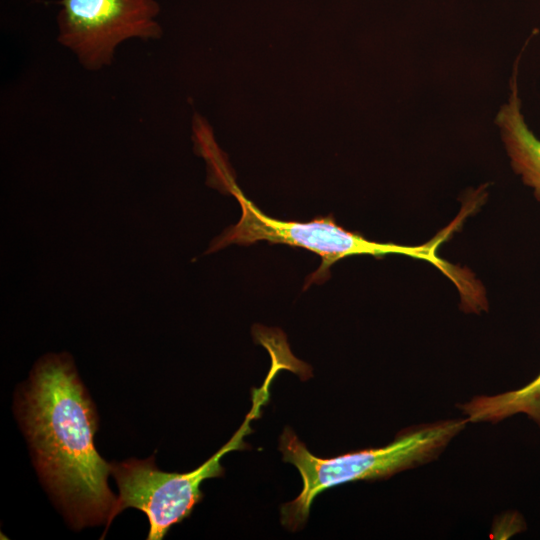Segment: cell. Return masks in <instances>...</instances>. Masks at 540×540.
<instances>
[{
    "label": "cell",
    "instance_id": "1",
    "mask_svg": "<svg viewBox=\"0 0 540 540\" xmlns=\"http://www.w3.org/2000/svg\"><path fill=\"white\" fill-rule=\"evenodd\" d=\"M17 402L36 470L68 521L108 527L117 500L107 483L111 464L95 448L97 414L71 356L42 357Z\"/></svg>",
    "mask_w": 540,
    "mask_h": 540
},
{
    "label": "cell",
    "instance_id": "2",
    "mask_svg": "<svg viewBox=\"0 0 540 540\" xmlns=\"http://www.w3.org/2000/svg\"><path fill=\"white\" fill-rule=\"evenodd\" d=\"M458 418L424 424L400 433L390 444L353 451L333 458L313 455L286 427L279 438L283 460L294 465L302 478V490L281 507V523L289 530L307 521L313 500L321 492L347 482L386 479L436 458L467 424Z\"/></svg>",
    "mask_w": 540,
    "mask_h": 540
},
{
    "label": "cell",
    "instance_id": "3",
    "mask_svg": "<svg viewBox=\"0 0 540 540\" xmlns=\"http://www.w3.org/2000/svg\"><path fill=\"white\" fill-rule=\"evenodd\" d=\"M230 192L238 200L242 213L237 224L227 228L217 237L206 253L215 252L230 244L249 246L257 241L281 243L309 250L322 259L319 268L308 276L304 289L310 284H321L329 276L330 267L338 260L354 255L382 257L388 254H401L424 259L439 268L451 280L454 270L436 255L439 244L448 236L446 231L432 241L418 246H405L395 243H380L367 240L356 232H351L336 224L334 217L315 218L307 222L282 221L267 216L251 201L246 199L236 186Z\"/></svg>",
    "mask_w": 540,
    "mask_h": 540
},
{
    "label": "cell",
    "instance_id": "4",
    "mask_svg": "<svg viewBox=\"0 0 540 540\" xmlns=\"http://www.w3.org/2000/svg\"><path fill=\"white\" fill-rule=\"evenodd\" d=\"M263 400L264 391L230 441L190 472L161 471L156 467L153 456L145 460L131 458L121 463H112L111 474L116 479L119 497L108 526L118 513L133 507L145 513L149 520L147 539H163L170 528L189 517L194 507L203 499L201 483L209 478L223 476L222 457L230 451L247 447L243 439L251 432L249 423L258 415L259 404Z\"/></svg>",
    "mask_w": 540,
    "mask_h": 540
},
{
    "label": "cell",
    "instance_id": "5",
    "mask_svg": "<svg viewBox=\"0 0 540 540\" xmlns=\"http://www.w3.org/2000/svg\"><path fill=\"white\" fill-rule=\"evenodd\" d=\"M58 42L88 70L111 64L129 39L155 40L162 34L156 0H60Z\"/></svg>",
    "mask_w": 540,
    "mask_h": 540
},
{
    "label": "cell",
    "instance_id": "6",
    "mask_svg": "<svg viewBox=\"0 0 540 540\" xmlns=\"http://www.w3.org/2000/svg\"><path fill=\"white\" fill-rule=\"evenodd\" d=\"M519 61L520 56L513 66L508 101L499 109L495 122L512 169L533 189L540 203V139L529 129L522 113L517 80Z\"/></svg>",
    "mask_w": 540,
    "mask_h": 540
},
{
    "label": "cell",
    "instance_id": "7",
    "mask_svg": "<svg viewBox=\"0 0 540 540\" xmlns=\"http://www.w3.org/2000/svg\"><path fill=\"white\" fill-rule=\"evenodd\" d=\"M462 411L468 421L473 423H496L522 413L540 427V373L517 390L474 397L463 404Z\"/></svg>",
    "mask_w": 540,
    "mask_h": 540
}]
</instances>
